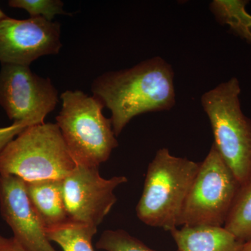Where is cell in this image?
I'll list each match as a JSON object with an SVG mask.
<instances>
[{
  "mask_svg": "<svg viewBox=\"0 0 251 251\" xmlns=\"http://www.w3.org/2000/svg\"><path fill=\"white\" fill-rule=\"evenodd\" d=\"M174 77L171 64L154 57L129 69L99 75L92 82V92L111 112L110 120L117 137L133 117L175 106Z\"/></svg>",
  "mask_w": 251,
  "mask_h": 251,
  "instance_id": "1",
  "label": "cell"
},
{
  "mask_svg": "<svg viewBox=\"0 0 251 251\" xmlns=\"http://www.w3.org/2000/svg\"><path fill=\"white\" fill-rule=\"evenodd\" d=\"M200 163L172 155L161 148L149 165L143 194L136 207L138 219L147 226L171 232L179 227L185 201Z\"/></svg>",
  "mask_w": 251,
  "mask_h": 251,
  "instance_id": "2",
  "label": "cell"
},
{
  "mask_svg": "<svg viewBox=\"0 0 251 251\" xmlns=\"http://www.w3.org/2000/svg\"><path fill=\"white\" fill-rule=\"evenodd\" d=\"M61 99L56 120L71 156L77 165L99 168L118 147L111 120L103 114L105 105L80 90H67Z\"/></svg>",
  "mask_w": 251,
  "mask_h": 251,
  "instance_id": "3",
  "label": "cell"
},
{
  "mask_svg": "<svg viewBox=\"0 0 251 251\" xmlns=\"http://www.w3.org/2000/svg\"><path fill=\"white\" fill-rule=\"evenodd\" d=\"M237 77L221 82L201 97L210 122L214 145L241 186L251 178V120L241 107Z\"/></svg>",
  "mask_w": 251,
  "mask_h": 251,
  "instance_id": "4",
  "label": "cell"
},
{
  "mask_svg": "<svg viewBox=\"0 0 251 251\" xmlns=\"http://www.w3.org/2000/svg\"><path fill=\"white\" fill-rule=\"evenodd\" d=\"M75 166L57 124L27 127L0 153V175L26 182L64 179Z\"/></svg>",
  "mask_w": 251,
  "mask_h": 251,
  "instance_id": "5",
  "label": "cell"
},
{
  "mask_svg": "<svg viewBox=\"0 0 251 251\" xmlns=\"http://www.w3.org/2000/svg\"><path fill=\"white\" fill-rule=\"evenodd\" d=\"M240 188L212 144L204 161L200 163L185 201L179 227H224Z\"/></svg>",
  "mask_w": 251,
  "mask_h": 251,
  "instance_id": "6",
  "label": "cell"
},
{
  "mask_svg": "<svg viewBox=\"0 0 251 251\" xmlns=\"http://www.w3.org/2000/svg\"><path fill=\"white\" fill-rule=\"evenodd\" d=\"M58 101L50 79L36 75L27 66L1 64L0 105L14 123L44 124Z\"/></svg>",
  "mask_w": 251,
  "mask_h": 251,
  "instance_id": "7",
  "label": "cell"
},
{
  "mask_svg": "<svg viewBox=\"0 0 251 251\" xmlns=\"http://www.w3.org/2000/svg\"><path fill=\"white\" fill-rule=\"evenodd\" d=\"M128 179H104L99 168L77 165L62 180L63 197L69 221L98 227L117 199L114 191Z\"/></svg>",
  "mask_w": 251,
  "mask_h": 251,
  "instance_id": "8",
  "label": "cell"
},
{
  "mask_svg": "<svg viewBox=\"0 0 251 251\" xmlns=\"http://www.w3.org/2000/svg\"><path fill=\"white\" fill-rule=\"evenodd\" d=\"M62 46L59 23L43 17L0 20L1 64L29 67L42 56L58 54Z\"/></svg>",
  "mask_w": 251,
  "mask_h": 251,
  "instance_id": "9",
  "label": "cell"
},
{
  "mask_svg": "<svg viewBox=\"0 0 251 251\" xmlns=\"http://www.w3.org/2000/svg\"><path fill=\"white\" fill-rule=\"evenodd\" d=\"M0 211L15 239L26 251H57L36 214L25 181L13 175H0Z\"/></svg>",
  "mask_w": 251,
  "mask_h": 251,
  "instance_id": "10",
  "label": "cell"
},
{
  "mask_svg": "<svg viewBox=\"0 0 251 251\" xmlns=\"http://www.w3.org/2000/svg\"><path fill=\"white\" fill-rule=\"evenodd\" d=\"M170 232L177 251H240L244 244L224 227L182 226Z\"/></svg>",
  "mask_w": 251,
  "mask_h": 251,
  "instance_id": "11",
  "label": "cell"
},
{
  "mask_svg": "<svg viewBox=\"0 0 251 251\" xmlns=\"http://www.w3.org/2000/svg\"><path fill=\"white\" fill-rule=\"evenodd\" d=\"M62 180L25 181L31 205L45 228L55 227L69 221L63 197Z\"/></svg>",
  "mask_w": 251,
  "mask_h": 251,
  "instance_id": "12",
  "label": "cell"
},
{
  "mask_svg": "<svg viewBox=\"0 0 251 251\" xmlns=\"http://www.w3.org/2000/svg\"><path fill=\"white\" fill-rule=\"evenodd\" d=\"M45 230L49 240L58 244L63 251H94L92 241L97 227L68 221Z\"/></svg>",
  "mask_w": 251,
  "mask_h": 251,
  "instance_id": "13",
  "label": "cell"
},
{
  "mask_svg": "<svg viewBox=\"0 0 251 251\" xmlns=\"http://www.w3.org/2000/svg\"><path fill=\"white\" fill-rule=\"evenodd\" d=\"M245 0H214L210 10L221 24L228 26L239 37L251 44V14Z\"/></svg>",
  "mask_w": 251,
  "mask_h": 251,
  "instance_id": "14",
  "label": "cell"
},
{
  "mask_svg": "<svg viewBox=\"0 0 251 251\" xmlns=\"http://www.w3.org/2000/svg\"><path fill=\"white\" fill-rule=\"evenodd\" d=\"M224 227L241 242L251 239V178L241 186Z\"/></svg>",
  "mask_w": 251,
  "mask_h": 251,
  "instance_id": "15",
  "label": "cell"
},
{
  "mask_svg": "<svg viewBox=\"0 0 251 251\" xmlns=\"http://www.w3.org/2000/svg\"><path fill=\"white\" fill-rule=\"evenodd\" d=\"M96 246L105 251H156L124 229L104 231Z\"/></svg>",
  "mask_w": 251,
  "mask_h": 251,
  "instance_id": "16",
  "label": "cell"
},
{
  "mask_svg": "<svg viewBox=\"0 0 251 251\" xmlns=\"http://www.w3.org/2000/svg\"><path fill=\"white\" fill-rule=\"evenodd\" d=\"M9 5L25 10L31 18L43 17L49 21H52L56 15H68L63 9L64 3L60 0H11Z\"/></svg>",
  "mask_w": 251,
  "mask_h": 251,
  "instance_id": "17",
  "label": "cell"
},
{
  "mask_svg": "<svg viewBox=\"0 0 251 251\" xmlns=\"http://www.w3.org/2000/svg\"><path fill=\"white\" fill-rule=\"evenodd\" d=\"M30 126L25 123H13L12 125L0 128V153L6 145L19 135L27 127Z\"/></svg>",
  "mask_w": 251,
  "mask_h": 251,
  "instance_id": "18",
  "label": "cell"
},
{
  "mask_svg": "<svg viewBox=\"0 0 251 251\" xmlns=\"http://www.w3.org/2000/svg\"><path fill=\"white\" fill-rule=\"evenodd\" d=\"M0 251H26L14 237L0 235Z\"/></svg>",
  "mask_w": 251,
  "mask_h": 251,
  "instance_id": "19",
  "label": "cell"
},
{
  "mask_svg": "<svg viewBox=\"0 0 251 251\" xmlns=\"http://www.w3.org/2000/svg\"><path fill=\"white\" fill-rule=\"evenodd\" d=\"M240 251H251V239L243 244Z\"/></svg>",
  "mask_w": 251,
  "mask_h": 251,
  "instance_id": "20",
  "label": "cell"
},
{
  "mask_svg": "<svg viewBox=\"0 0 251 251\" xmlns=\"http://www.w3.org/2000/svg\"><path fill=\"white\" fill-rule=\"evenodd\" d=\"M6 17H7V16H6V14H5L4 13L1 11V9H0V20Z\"/></svg>",
  "mask_w": 251,
  "mask_h": 251,
  "instance_id": "21",
  "label": "cell"
}]
</instances>
